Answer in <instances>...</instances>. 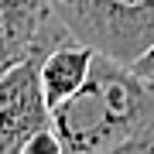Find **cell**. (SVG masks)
I'll list each match as a JSON object with an SVG mask.
<instances>
[{
  "instance_id": "cell-6",
  "label": "cell",
  "mask_w": 154,
  "mask_h": 154,
  "mask_svg": "<svg viewBox=\"0 0 154 154\" xmlns=\"http://www.w3.org/2000/svg\"><path fill=\"white\" fill-rule=\"evenodd\" d=\"M24 154H65V147H62V140H58L55 127H45V130H38V134L28 140Z\"/></svg>"
},
{
  "instance_id": "cell-4",
  "label": "cell",
  "mask_w": 154,
  "mask_h": 154,
  "mask_svg": "<svg viewBox=\"0 0 154 154\" xmlns=\"http://www.w3.org/2000/svg\"><path fill=\"white\" fill-rule=\"evenodd\" d=\"M96 48L86 41H79L75 34L55 41L48 51L41 55V89L48 106H58L62 99H69L79 86L89 79V69H93Z\"/></svg>"
},
{
  "instance_id": "cell-5",
  "label": "cell",
  "mask_w": 154,
  "mask_h": 154,
  "mask_svg": "<svg viewBox=\"0 0 154 154\" xmlns=\"http://www.w3.org/2000/svg\"><path fill=\"white\" fill-rule=\"evenodd\" d=\"M48 17V0H0V75L34 48Z\"/></svg>"
},
{
  "instance_id": "cell-3",
  "label": "cell",
  "mask_w": 154,
  "mask_h": 154,
  "mask_svg": "<svg viewBox=\"0 0 154 154\" xmlns=\"http://www.w3.org/2000/svg\"><path fill=\"white\" fill-rule=\"evenodd\" d=\"M69 34L72 31L51 14L34 48L0 75V154H24L34 134L51 127V106L41 89V55Z\"/></svg>"
},
{
  "instance_id": "cell-8",
  "label": "cell",
  "mask_w": 154,
  "mask_h": 154,
  "mask_svg": "<svg viewBox=\"0 0 154 154\" xmlns=\"http://www.w3.org/2000/svg\"><path fill=\"white\" fill-rule=\"evenodd\" d=\"M130 65H134V69H137L140 75H144V79H147V82L154 86V41H151L147 48H144L140 55H137V58L130 62Z\"/></svg>"
},
{
  "instance_id": "cell-1",
  "label": "cell",
  "mask_w": 154,
  "mask_h": 154,
  "mask_svg": "<svg viewBox=\"0 0 154 154\" xmlns=\"http://www.w3.org/2000/svg\"><path fill=\"white\" fill-rule=\"evenodd\" d=\"M154 120V86L130 62L96 51L89 79L69 99L51 106L65 154L120 151L144 123Z\"/></svg>"
},
{
  "instance_id": "cell-2",
  "label": "cell",
  "mask_w": 154,
  "mask_h": 154,
  "mask_svg": "<svg viewBox=\"0 0 154 154\" xmlns=\"http://www.w3.org/2000/svg\"><path fill=\"white\" fill-rule=\"evenodd\" d=\"M79 41L103 55L134 62L154 41V0H48Z\"/></svg>"
},
{
  "instance_id": "cell-7",
  "label": "cell",
  "mask_w": 154,
  "mask_h": 154,
  "mask_svg": "<svg viewBox=\"0 0 154 154\" xmlns=\"http://www.w3.org/2000/svg\"><path fill=\"white\" fill-rule=\"evenodd\" d=\"M120 154H154V120L144 123L140 130L120 147Z\"/></svg>"
}]
</instances>
